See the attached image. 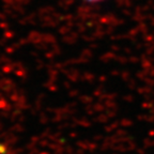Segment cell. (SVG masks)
<instances>
[{
  "label": "cell",
  "mask_w": 154,
  "mask_h": 154,
  "mask_svg": "<svg viewBox=\"0 0 154 154\" xmlns=\"http://www.w3.org/2000/svg\"><path fill=\"white\" fill-rule=\"evenodd\" d=\"M85 1H88V2H100V1H104V0H85Z\"/></svg>",
  "instance_id": "obj_1"
}]
</instances>
